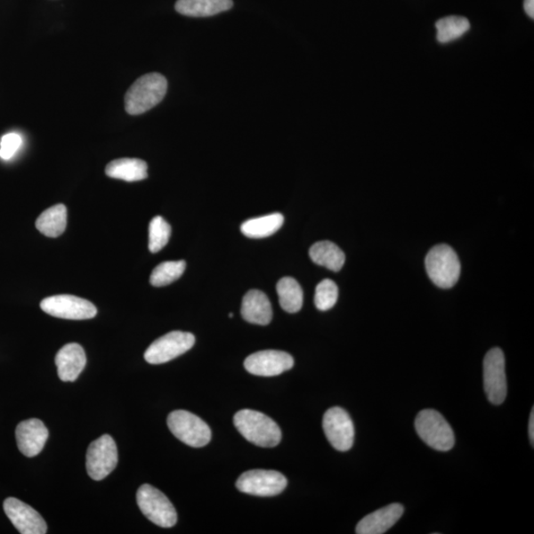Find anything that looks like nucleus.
<instances>
[{
    "label": "nucleus",
    "mask_w": 534,
    "mask_h": 534,
    "mask_svg": "<svg viewBox=\"0 0 534 534\" xmlns=\"http://www.w3.org/2000/svg\"><path fill=\"white\" fill-rule=\"evenodd\" d=\"M233 0H177L175 11L185 16L209 17L230 11Z\"/></svg>",
    "instance_id": "nucleus-20"
},
{
    "label": "nucleus",
    "mask_w": 534,
    "mask_h": 534,
    "mask_svg": "<svg viewBox=\"0 0 534 534\" xmlns=\"http://www.w3.org/2000/svg\"><path fill=\"white\" fill-rule=\"evenodd\" d=\"M41 309L50 316L67 320H88L97 314V309L85 299L73 295H57L41 302Z\"/></svg>",
    "instance_id": "nucleus-12"
},
{
    "label": "nucleus",
    "mask_w": 534,
    "mask_h": 534,
    "mask_svg": "<svg viewBox=\"0 0 534 534\" xmlns=\"http://www.w3.org/2000/svg\"><path fill=\"white\" fill-rule=\"evenodd\" d=\"M425 270L436 287L449 289L460 278L461 265L454 249L443 244L433 247L427 254Z\"/></svg>",
    "instance_id": "nucleus-3"
},
{
    "label": "nucleus",
    "mask_w": 534,
    "mask_h": 534,
    "mask_svg": "<svg viewBox=\"0 0 534 534\" xmlns=\"http://www.w3.org/2000/svg\"><path fill=\"white\" fill-rule=\"evenodd\" d=\"M338 298V288L331 279H325L318 284L315 292V305L320 311L332 309Z\"/></svg>",
    "instance_id": "nucleus-28"
},
{
    "label": "nucleus",
    "mask_w": 534,
    "mask_h": 534,
    "mask_svg": "<svg viewBox=\"0 0 534 534\" xmlns=\"http://www.w3.org/2000/svg\"><path fill=\"white\" fill-rule=\"evenodd\" d=\"M239 491L258 497H273L282 493L287 479L273 470H251L245 472L237 481Z\"/></svg>",
    "instance_id": "nucleus-8"
},
{
    "label": "nucleus",
    "mask_w": 534,
    "mask_h": 534,
    "mask_svg": "<svg viewBox=\"0 0 534 534\" xmlns=\"http://www.w3.org/2000/svg\"><path fill=\"white\" fill-rule=\"evenodd\" d=\"M292 356L280 351H263L247 356L245 368L257 376L271 377L280 376L293 368Z\"/></svg>",
    "instance_id": "nucleus-14"
},
{
    "label": "nucleus",
    "mask_w": 534,
    "mask_h": 534,
    "mask_svg": "<svg viewBox=\"0 0 534 534\" xmlns=\"http://www.w3.org/2000/svg\"><path fill=\"white\" fill-rule=\"evenodd\" d=\"M17 447L27 457H34L43 450L49 438L46 425L38 418L21 422L16 427Z\"/></svg>",
    "instance_id": "nucleus-15"
},
{
    "label": "nucleus",
    "mask_w": 534,
    "mask_h": 534,
    "mask_svg": "<svg viewBox=\"0 0 534 534\" xmlns=\"http://www.w3.org/2000/svg\"><path fill=\"white\" fill-rule=\"evenodd\" d=\"M68 211L64 204H57L44 210L36 221V228L49 238L60 237L67 228Z\"/></svg>",
    "instance_id": "nucleus-21"
},
{
    "label": "nucleus",
    "mask_w": 534,
    "mask_h": 534,
    "mask_svg": "<svg viewBox=\"0 0 534 534\" xmlns=\"http://www.w3.org/2000/svg\"><path fill=\"white\" fill-rule=\"evenodd\" d=\"M234 424L239 433L257 447L274 448L282 438L280 427L272 418L253 409L239 411L234 417Z\"/></svg>",
    "instance_id": "nucleus-1"
},
{
    "label": "nucleus",
    "mask_w": 534,
    "mask_h": 534,
    "mask_svg": "<svg viewBox=\"0 0 534 534\" xmlns=\"http://www.w3.org/2000/svg\"><path fill=\"white\" fill-rule=\"evenodd\" d=\"M4 509L7 518L20 533L44 534L47 532V523L42 515L32 506L18 498H7L4 503Z\"/></svg>",
    "instance_id": "nucleus-13"
},
{
    "label": "nucleus",
    "mask_w": 534,
    "mask_h": 534,
    "mask_svg": "<svg viewBox=\"0 0 534 534\" xmlns=\"http://www.w3.org/2000/svg\"><path fill=\"white\" fill-rule=\"evenodd\" d=\"M529 434H530V440L531 442V447H533V445H534V408H532L531 414L530 417Z\"/></svg>",
    "instance_id": "nucleus-30"
},
{
    "label": "nucleus",
    "mask_w": 534,
    "mask_h": 534,
    "mask_svg": "<svg viewBox=\"0 0 534 534\" xmlns=\"http://www.w3.org/2000/svg\"><path fill=\"white\" fill-rule=\"evenodd\" d=\"M229 317H230V318H233V314H231H231L229 315Z\"/></svg>",
    "instance_id": "nucleus-32"
},
{
    "label": "nucleus",
    "mask_w": 534,
    "mask_h": 534,
    "mask_svg": "<svg viewBox=\"0 0 534 534\" xmlns=\"http://www.w3.org/2000/svg\"><path fill=\"white\" fill-rule=\"evenodd\" d=\"M118 451L109 434H104L89 445L86 452V470L89 477L101 481L117 466Z\"/></svg>",
    "instance_id": "nucleus-7"
},
{
    "label": "nucleus",
    "mask_w": 534,
    "mask_h": 534,
    "mask_svg": "<svg viewBox=\"0 0 534 534\" xmlns=\"http://www.w3.org/2000/svg\"><path fill=\"white\" fill-rule=\"evenodd\" d=\"M172 235V227L163 217H155L149 227V249L156 254L163 249L168 243Z\"/></svg>",
    "instance_id": "nucleus-27"
},
{
    "label": "nucleus",
    "mask_w": 534,
    "mask_h": 534,
    "mask_svg": "<svg viewBox=\"0 0 534 534\" xmlns=\"http://www.w3.org/2000/svg\"><path fill=\"white\" fill-rule=\"evenodd\" d=\"M435 26L438 29V40L443 44L460 38L470 29L468 20L459 16L442 18Z\"/></svg>",
    "instance_id": "nucleus-25"
},
{
    "label": "nucleus",
    "mask_w": 534,
    "mask_h": 534,
    "mask_svg": "<svg viewBox=\"0 0 534 534\" xmlns=\"http://www.w3.org/2000/svg\"><path fill=\"white\" fill-rule=\"evenodd\" d=\"M186 267L184 261L166 262L151 272L150 282L155 287H163L182 278Z\"/></svg>",
    "instance_id": "nucleus-26"
},
{
    "label": "nucleus",
    "mask_w": 534,
    "mask_h": 534,
    "mask_svg": "<svg viewBox=\"0 0 534 534\" xmlns=\"http://www.w3.org/2000/svg\"><path fill=\"white\" fill-rule=\"evenodd\" d=\"M415 426L418 436L435 450L449 451L456 443L450 425L434 409H424L418 413Z\"/></svg>",
    "instance_id": "nucleus-4"
},
{
    "label": "nucleus",
    "mask_w": 534,
    "mask_h": 534,
    "mask_svg": "<svg viewBox=\"0 0 534 534\" xmlns=\"http://www.w3.org/2000/svg\"><path fill=\"white\" fill-rule=\"evenodd\" d=\"M280 306L287 313H297L303 306V290L294 279L283 278L278 283Z\"/></svg>",
    "instance_id": "nucleus-24"
},
{
    "label": "nucleus",
    "mask_w": 534,
    "mask_h": 534,
    "mask_svg": "<svg viewBox=\"0 0 534 534\" xmlns=\"http://www.w3.org/2000/svg\"><path fill=\"white\" fill-rule=\"evenodd\" d=\"M242 316L247 322L266 326L272 320V307L269 297L263 291H248L242 304Z\"/></svg>",
    "instance_id": "nucleus-18"
},
{
    "label": "nucleus",
    "mask_w": 534,
    "mask_h": 534,
    "mask_svg": "<svg viewBox=\"0 0 534 534\" xmlns=\"http://www.w3.org/2000/svg\"><path fill=\"white\" fill-rule=\"evenodd\" d=\"M167 92V80L160 74L153 73L141 77L125 95V109L131 115L145 113L160 101Z\"/></svg>",
    "instance_id": "nucleus-2"
},
{
    "label": "nucleus",
    "mask_w": 534,
    "mask_h": 534,
    "mask_svg": "<svg viewBox=\"0 0 534 534\" xmlns=\"http://www.w3.org/2000/svg\"><path fill=\"white\" fill-rule=\"evenodd\" d=\"M323 429L329 443L338 451H347L354 441V425L349 413L340 407H334L326 412Z\"/></svg>",
    "instance_id": "nucleus-11"
},
{
    "label": "nucleus",
    "mask_w": 534,
    "mask_h": 534,
    "mask_svg": "<svg viewBox=\"0 0 534 534\" xmlns=\"http://www.w3.org/2000/svg\"><path fill=\"white\" fill-rule=\"evenodd\" d=\"M195 344V336L190 333L174 331L158 338L145 352V360L150 364H163L189 352Z\"/></svg>",
    "instance_id": "nucleus-10"
},
{
    "label": "nucleus",
    "mask_w": 534,
    "mask_h": 534,
    "mask_svg": "<svg viewBox=\"0 0 534 534\" xmlns=\"http://www.w3.org/2000/svg\"><path fill=\"white\" fill-rule=\"evenodd\" d=\"M22 144V138L16 133H9L0 142V158L11 159Z\"/></svg>",
    "instance_id": "nucleus-29"
},
{
    "label": "nucleus",
    "mask_w": 534,
    "mask_h": 534,
    "mask_svg": "<svg viewBox=\"0 0 534 534\" xmlns=\"http://www.w3.org/2000/svg\"><path fill=\"white\" fill-rule=\"evenodd\" d=\"M404 506L400 504H392L383 509L365 516L356 527L359 534L385 533L402 518Z\"/></svg>",
    "instance_id": "nucleus-16"
},
{
    "label": "nucleus",
    "mask_w": 534,
    "mask_h": 534,
    "mask_svg": "<svg viewBox=\"0 0 534 534\" xmlns=\"http://www.w3.org/2000/svg\"><path fill=\"white\" fill-rule=\"evenodd\" d=\"M167 425L176 439L191 448H203L212 438L209 425L199 417L183 409L169 414Z\"/></svg>",
    "instance_id": "nucleus-6"
},
{
    "label": "nucleus",
    "mask_w": 534,
    "mask_h": 534,
    "mask_svg": "<svg viewBox=\"0 0 534 534\" xmlns=\"http://www.w3.org/2000/svg\"><path fill=\"white\" fill-rule=\"evenodd\" d=\"M309 255L316 264L335 272L340 271L345 263V255L342 249L328 240L312 246Z\"/></svg>",
    "instance_id": "nucleus-22"
},
{
    "label": "nucleus",
    "mask_w": 534,
    "mask_h": 534,
    "mask_svg": "<svg viewBox=\"0 0 534 534\" xmlns=\"http://www.w3.org/2000/svg\"><path fill=\"white\" fill-rule=\"evenodd\" d=\"M524 11L527 12L528 15L534 18V0H524Z\"/></svg>",
    "instance_id": "nucleus-31"
},
{
    "label": "nucleus",
    "mask_w": 534,
    "mask_h": 534,
    "mask_svg": "<svg viewBox=\"0 0 534 534\" xmlns=\"http://www.w3.org/2000/svg\"><path fill=\"white\" fill-rule=\"evenodd\" d=\"M137 503L142 514L160 528L174 527L177 514L167 497L149 484L142 485L137 492Z\"/></svg>",
    "instance_id": "nucleus-5"
},
{
    "label": "nucleus",
    "mask_w": 534,
    "mask_h": 534,
    "mask_svg": "<svg viewBox=\"0 0 534 534\" xmlns=\"http://www.w3.org/2000/svg\"><path fill=\"white\" fill-rule=\"evenodd\" d=\"M484 388L490 402L501 405L506 400V377L505 354L498 347L490 350L484 359Z\"/></svg>",
    "instance_id": "nucleus-9"
},
{
    "label": "nucleus",
    "mask_w": 534,
    "mask_h": 534,
    "mask_svg": "<svg viewBox=\"0 0 534 534\" xmlns=\"http://www.w3.org/2000/svg\"><path fill=\"white\" fill-rule=\"evenodd\" d=\"M284 217L280 213L247 220L242 225V233L252 239H263L276 233L283 225Z\"/></svg>",
    "instance_id": "nucleus-23"
},
{
    "label": "nucleus",
    "mask_w": 534,
    "mask_h": 534,
    "mask_svg": "<svg viewBox=\"0 0 534 534\" xmlns=\"http://www.w3.org/2000/svg\"><path fill=\"white\" fill-rule=\"evenodd\" d=\"M55 362L61 381H76L85 368V350L78 344H66L57 353Z\"/></svg>",
    "instance_id": "nucleus-17"
},
{
    "label": "nucleus",
    "mask_w": 534,
    "mask_h": 534,
    "mask_svg": "<svg viewBox=\"0 0 534 534\" xmlns=\"http://www.w3.org/2000/svg\"><path fill=\"white\" fill-rule=\"evenodd\" d=\"M107 176L128 182H140L148 177V165L139 158H119L107 165Z\"/></svg>",
    "instance_id": "nucleus-19"
}]
</instances>
